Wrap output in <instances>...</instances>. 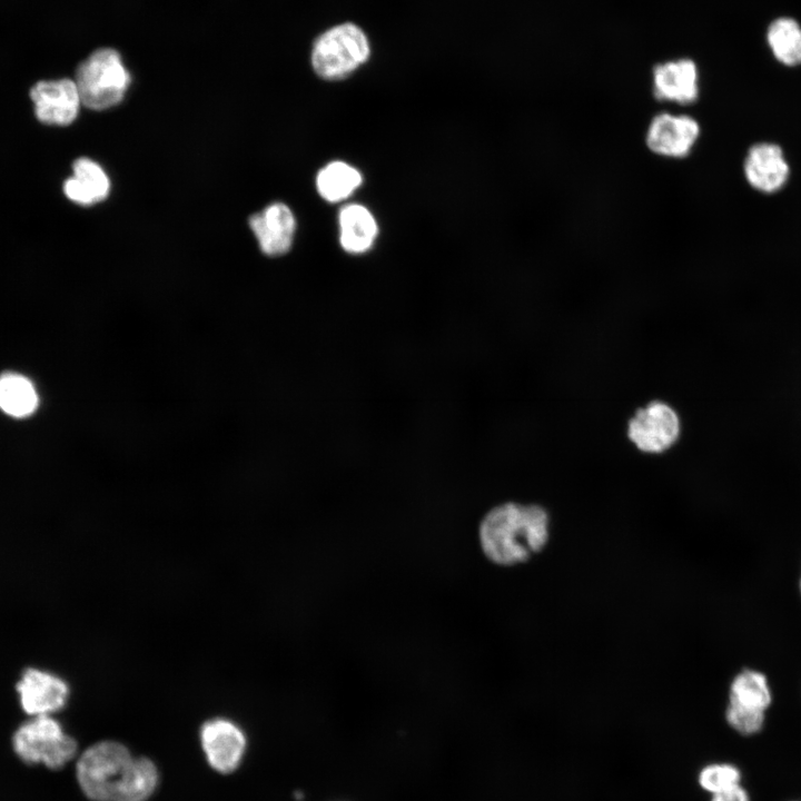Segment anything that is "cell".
<instances>
[{"mask_svg":"<svg viewBox=\"0 0 801 801\" xmlns=\"http://www.w3.org/2000/svg\"><path fill=\"white\" fill-rule=\"evenodd\" d=\"M550 538V515L538 504L505 502L492 507L478 525V542L488 561L512 566L541 552Z\"/></svg>","mask_w":801,"mask_h":801,"instance_id":"1","label":"cell"},{"mask_svg":"<svg viewBox=\"0 0 801 801\" xmlns=\"http://www.w3.org/2000/svg\"><path fill=\"white\" fill-rule=\"evenodd\" d=\"M703 136L700 119L685 110L657 109L646 118L641 145L653 159L681 164L691 159Z\"/></svg>","mask_w":801,"mask_h":801,"instance_id":"2","label":"cell"},{"mask_svg":"<svg viewBox=\"0 0 801 801\" xmlns=\"http://www.w3.org/2000/svg\"><path fill=\"white\" fill-rule=\"evenodd\" d=\"M370 42L365 31L353 22L335 24L320 33L313 43L312 66L325 80H340L370 57Z\"/></svg>","mask_w":801,"mask_h":801,"instance_id":"3","label":"cell"},{"mask_svg":"<svg viewBox=\"0 0 801 801\" xmlns=\"http://www.w3.org/2000/svg\"><path fill=\"white\" fill-rule=\"evenodd\" d=\"M75 82L82 105L105 110L123 99L131 76L116 49L100 48L79 63Z\"/></svg>","mask_w":801,"mask_h":801,"instance_id":"4","label":"cell"},{"mask_svg":"<svg viewBox=\"0 0 801 801\" xmlns=\"http://www.w3.org/2000/svg\"><path fill=\"white\" fill-rule=\"evenodd\" d=\"M128 749L115 741H102L88 748L77 763V779L82 792L92 801H112L130 762Z\"/></svg>","mask_w":801,"mask_h":801,"instance_id":"5","label":"cell"},{"mask_svg":"<svg viewBox=\"0 0 801 801\" xmlns=\"http://www.w3.org/2000/svg\"><path fill=\"white\" fill-rule=\"evenodd\" d=\"M13 749L26 763H42L59 769L76 754V741L65 733L61 724L50 715L33 716L16 731Z\"/></svg>","mask_w":801,"mask_h":801,"instance_id":"6","label":"cell"},{"mask_svg":"<svg viewBox=\"0 0 801 801\" xmlns=\"http://www.w3.org/2000/svg\"><path fill=\"white\" fill-rule=\"evenodd\" d=\"M681 433L678 412L663 400H652L635 411L627 422L626 435L632 444L646 454H660L671 448Z\"/></svg>","mask_w":801,"mask_h":801,"instance_id":"7","label":"cell"},{"mask_svg":"<svg viewBox=\"0 0 801 801\" xmlns=\"http://www.w3.org/2000/svg\"><path fill=\"white\" fill-rule=\"evenodd\" d=\"M651 93L657 103L685 109L700 99V76L691 59L657 63L652 69Z\"/></svg>","mask_w":801,"mask_h":801,"instance_id":"8","label":"cell"},{"mask_svg":"<svg viewBox=\"0 0 801 801\" xmlns=\"http://www.w3.org/2000/svg\"><path fill=\"white\" fill-rule=\"evenodd\" d=\"M37 118L48 125L67 126L78 116L81 99L75 80L38 81L30 90Z\"/></svg>","mask_w":801,"mask_h":801,"instance_id":"9","label":"cell"},{"mask_svg":"<svg viewBox=\"0 0 801 801\" xmlns=\"http://www.w3.org/2000/svg\"><path fill=\"white\" fill-rule=\"evenodd\" d=\"M200 741L211 768L230 773L239 764L246 749V738L240 728L226 719L206 722L200 730Z\"/></svg>","mask_w":801,"mask_h":801,"instance_id":"10","label":"cell"},{"mask_svg":"<svg viewBox=\"0 0 801 801\" xmlns=\"http://www.w3.org/2000/svg\"><path fill=\"white\" fill-rule=\"evenodd\" d=\"M17 690L22 709L33 716L60 710L69 696L68 684L61 678L39 669H27Z\"/></svg>","mask_w":801,"mask_h":801,"instance_id":"11","label":"cell"},{"mask_svg":"<svg viewBox=\"0 0 801 801\" xmlns=\"http://www.w3.org/2000/svg\"><path fill=\"white\" fill-rule=\"evenodd\" d=\"M249 226L264 254L280 256L291 248L296 219L286 204L268 205L249 218Z\"/></svg>","mask_w":801,"mask_h":801,"instance_id":"12","label":"cell"},{"mask_svg":"<svg viewBox=\"0 0 801 801\" xmlns=\"http://www.w3.org/2000/svg\"><path fill=\"white\" fill-rule=\"evenodd\" d=\"M748 184L765 194L781 189L790 175V167L780 146L770 142L753 145L743 161Z\"/></svg>","mask_w":801,"mask_h":801,"instance_id":"13","label":"cell"},{"mask_svg":"<svg viewBox=\"0 0 801 801\" xmlns=\"http://www.w3.org/2000/svg\"><path fill=\"white\" fill-rule=\"evenodd\" d=\"M339 243L348 254H364L377 237L378 226L373 214L360 204L344 206L338 216Z\"/></svg>","mask_w":801,"mask_h":801,"instance_id":"14","label":"cell"},{"mask_svg":"<svg viewBox=\"0 0 801 801\" xmlns=\"http://www.w3.org/2000/svg\"><path fill=\"white\" fill-rule=\"evenodd\" d=\"M73 176L63 184L66 196L83 206L105 200L110 190V181L105 170L89 158H78L73 165Z\"/></svg>","mask_w":801,"mask_h":801,"instance_id":"15","label":"cell"},{"mask_svg":"<svg viewBox=\"0 0 801 801\" xmlns=\"http://www.w3.org/2000/svg\"><path fill=\"white\" fill-rule=\"evenodd\" d=\"M772 702V692L764 673L744 669L731 681L728 706L765 713Z\"/></svg>","mask_w":801,"mask_h":801,"instance_id":"16","label":"cell"},{"mask_svg":"<svg viewBox=\"0 0 801 801\" xmlns=\"http://www.w3.org/2000/svg\"><path fill=\"white\" fill-rule=\"evenodd\" d=\"M362 182L358 169L342 160L328 162L316 176L317 191L328 202L347 199Z\"/></svg>","mask_w":801,"mask_h":801,"instance_id":"17","label":"cell"},{"mask_svg":"<svg viewBox=\"0 0 801 801\" xmlns=\"http://www.w3.org/2000/svg\"><path fill=\"white\" fill-rule=\"evenodd\" d=\"M158 784L156 765L147 758H134L112 801H146Z\"/></svg>","mask_w":801,"mask_h":801,"instance_id":"18","label":"cell"},{"mask_svg":"<svg viewBox=\"0 0 801 801\" xmlns=\"http://www.w3.org/2000/svg\"><path fill=\"white\" fill-rule=\"evenodd\" d=\"M38 396L31 382L14 373L0 377V408L13 416L26 417L34 412Z\"/></svg>","mask_w":801,"mask_h":801,"instance_id":"19","label":"cell"},{"mask_svg":"<svg viewBox=\"0 0 801 801\" xmlns=\"http://www.w3.org/2000/svg\"><path fill=\"white\" fill-rule=\"evenodd\" d=\"M768 42L774 57L783 65L801 63V27L793 19L774 20L768 30Z\"/></svg>","mask_w":801,"mask_h":801,"instance_id":"20","label":"cell"},{"mask_svg":"<svg viewBox=\"0 0 801 801\" xmlns=\"http://www.w3.org/2000/svg\"><path fill=\"white\" fill-rule=\"evenodd\" d=\"M698 781L703 790L714 794L740 784L741 772L730 763H712L702 768Z\"/></svg>","mask_w":801,"mask_h":801,"instance_id":"21","label":"cell"},{"mask_svg":"<svg viewBox=\"0 0 801 801\" xmlns=\"http://www.w3.org/2000/svg\"><path fill=\"white\" fill-rule=\"evenodd\" d=\"M725 720L728 724L742 735H753L764 725L765 713L749 712L726 706Z\"/></svg>","mask_w":801,"mask_h":801,"instance_id":"22","label":"cell"},{"mask_svg":"<svg viewBox=\"0 0 801 801\" xmlns=\"http://www.w3.org/2000/svg\"><path fill=\"white\" fill-rule=\"evenodd\" d=\"M711 801H750V798L746 790L740 784H736L732 788L712 794Z\"/></svg>","mask_w":801,"mask_h":801,"instance_id":"23","label":"cell"},{"mask_svg":"<svg viewBox=\"0 0 801 801\" xmlns=\"http://www.w3.org/2000/svg\"><path fill=\"white\" fill-rule=\"evenodd\" d=\"M800 592H801V578H800Z\"/></svg>","mask_w":801,"mask_h":801,"instance_id":"24","label":"cell"},{"mask_svg":"<svg viewBox=\"0 0 801 801\" xmlns=\"http://www.w3.org/2000/svg\"><path fill=\"white\" fill-rule=\"evenodd\" d=\"M797 801H801V800H797Z\"/></svg>","mask_w":801,"mask_h":801,"instance_id":"25","label":"cell"}]
</instances>
